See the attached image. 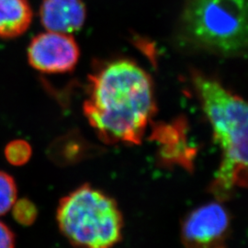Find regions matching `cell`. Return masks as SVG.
<instances>
[{
  "label": "cell",
  "mask_w": 248,
  "mask_h": 248,
  "mask_svg": "<svg viewBox=\"0 0 248 248\" xmlns=\"http://www.w3.org/2000/svg\"><path fill=\"white\" fill-rule=\"evenodd\" d=\"M79 48L73 36L48 31L32 39L28 48V60L38 71L59 74L72 71L79 59Z\"/></svg>",
  "instance_id": "8992f818"
},
{
  "label": "cell",
  "mask_w": 248,
  "mask_h": 248,
  "mask_svg": "<svg viewBox=\"0 0 248 248\" xmlns=\"http://www.w3.org/2000/svg\"><path fill=\"white\" fill-rule=\"evenodd\" d=\"M5 155L10 164L14 166H22L30 159L31 155V148L25 141L16 140L7 145Z\"/></svg>",
  "instance_id": "30bf717a"
},
{
  "label": "cell",
  "mask_w": 248,
  "mask_h": 248,
  "mask_svg": "<svg viewBox=\"0 0 248 248\" xmlns=\"http://www.w3.org/2000/svg\"><path fill=\"white\" fill-rule=\"evenodd\" d=\"M13 216L22 225H31L35 221L37 210L35 205L28 200H21L13 205Z\"/></svg>",
  "instance_id": "8fae6325"
},
{
  "label": "cell",
  "mask_w": 248,
  "mask_h": 248,
  "mask_svg": "<svg viewBox=\"0 0 248 248\" xmlns=\"http://www.w3.org/2000/svg\"><path fill=\"white\" fill-rule=\"evenodd\" d=\"M15 235L9 226L0 222V248H14Z\"/></svg>",
  "instance_id": "7c38bea8"
},
{
  "label": "cell",
  "mask_w": 248,
  "mask_h": 248,
  "mask_svg": "<svg viewBox=\"0 0 248 248\" xmlns=\"http://www.w3.org/2000/svg\"><path fill=\"white\" fill-rule=\"evenodd\" d=\"M56 218L75 248H112L122 239L124 221L115 201L88 184L62 198Z\"/></svg>",
  "instance_id": "3957f363"
},
{
  "label": "cell",
  "mask_w": 248,
  "mask_h": 248,
  "mask_svg": "<svg viewBox=\"0 0 248 248\" xmlns=\"http://www.w3.org/2000/svg\"><path fill=\"white\" fill-rule=\"evenodd\" d=\"M32 10L28 0H0V37L16 38L31 23Z\"/></svg>",
  "instance_id": "ba28073f"
},
{
  "label": "cell",
  "mask_w": 248,
  "mask_h": 248,
  "mask_svg": "<svg viewBox=\"0 0 248 248\" xmlns=\"http://www.w3.org/2000/svg\"><path fill=\"white\" fill-rule=\"evenodd\" d=\"M182 29L200 48L240 56L248 48V0H185Z\"/></svg>",
  "instance_id": "277c9868"
},
{
  "label": "cell",
  "mask_w": 248,
  "mask_h": 248,
  "mask_svg": "<svg viewBox=\"0 0 248 248\" xmlns=\"http://www.w3.org/2000/svg\"><path fill=\"white\" fill-rule=\"evenodd\" d=\"M17 201V186L13 177L0 171V216L11 210Z\"/></svg>",
  "instance_id": "9c48e42d"
},
{
  "label": "cell",
  "mask_w": 248,
  "mask_h": 248,
  "mask_svg": "<svg viewBox=\"0 0 248 248\" xmlns=\"http://www.w3.org/2000/svg\"><path fill=\"white\" fill-rule=\"evenodd\" d=\"M192 79L222 153L211 190L217 200L224 201L237 187L247 186L248 105L243 98L210 77L195 73Z\"/></svg>",
  "instance_id": "7a4b0ae2"
},
{
  "label": "cell",
  "mask_w": 248,
  "mask_h": 248,
  "mask_svg": "<svg viewBox=\"0 0 248 248\" xmlns=\"http://www.w3.org/2000/svg\"><path fill=\"white\" fill-rule=\"evenodd\" d=\"M230 223V214L219 201L203 204L184 219L182 243L186 248H225Z\"/></svg>",
  "instance_id": "5b68a950"
},
{
  "label": "cell",
  "mask_w": 248,
  "mask_h": 248,
  "mask_svg": "<svg viewBox=\"0 0 248 248\" xmlns=\"http://www.w3.org/2000/svg\"><path fill=\"white\" fill-rule=\"evenodd\" d=\"M87 10L82 0H44L40 18L48 31L70 34L86 21Z\"/></svg>",
  "instance_id": "52a82bcc"
},
{
  "label": "cell",
  "mask_w": 248,
  "mask_h": 248,
  "mask_svg": "<svg viewBox=\"0 0 248 248\" xmlns=\"http://www.w3.org/2000/svg\"><path fill=\"white\" fill-rule=\"evenodd\" d=\"M155 110L153 81L137 63L116 60L90 76L84 113L103 141L140 143Z\"/></svg>",
  "instance_id": "6da1fadb"
}]
</instances>
